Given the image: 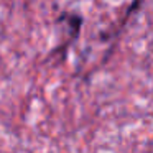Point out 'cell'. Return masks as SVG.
<instances>
[{
	"label": "cell",
	"mask_w": 153,
	"mask_h": 153,
	"mask_svg": "<svg viewBox=\"0 0 153 153\" xmlns=\"http://www.w3.org/2000/svg\"><path fill=\"white\" fill-rule=\"evenodd\" d=\"M61 22H64V23L69 27V35H71V43H73L74 40H77V36H79L81 33V28H82V17H81L79 13H74V12H63V13L58 17L56 23H61Z\"/></svg>",
	"instance_id": "1"
}]
</instances>
